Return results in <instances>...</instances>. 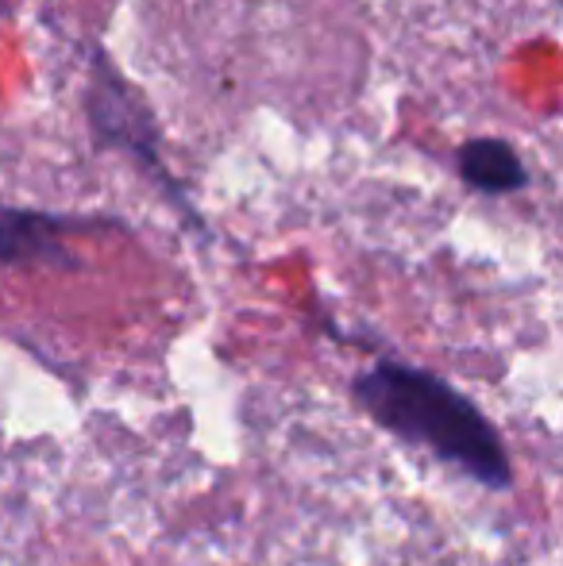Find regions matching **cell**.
Returning a JSON list of instances; mask_svg holds the SVG:
<instances>
[{
  "label": "cell",
  "mask_w": 563,
  "mask_h": 566,
  "mask_svg": "<svg viewBox=\"0 0 563 566\" xmlns=\"http://www.w3.org/2000/svg\"><path fill=\"white\" fill-rule=\"evenodd\" d=\"M355 397L383 428L428 448L479 485H510V459L494 424L444 378L406 363H375L359 374Z\"/></svg>",
  "instance_id": "obj_1"
},
{
  "label": "cell",
  "mask_w": 563,
  "mask_h": 566,
  "mask_svg": "<svg viewBox=\"0 0 563 566\" xmlns=\"http://www.w3.org/2000/svg\"><path fill=\"white\" fill-rule=\"evenodd\" d=\"M459 170L482 193H505V189L525 186V166L505 143L498 139H475L459 150Z\"/></svg>",
  "instance_id": "obj_2"
}]
</instances>
